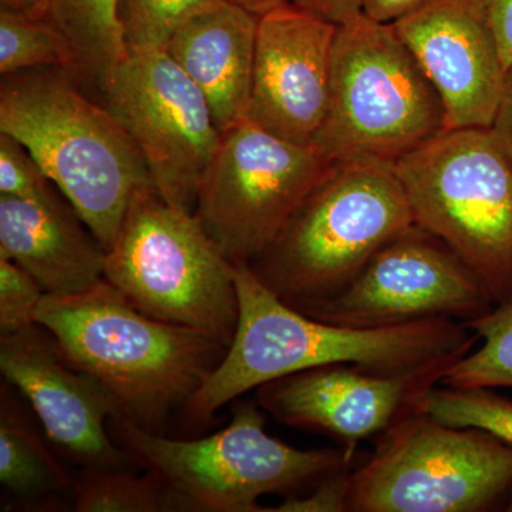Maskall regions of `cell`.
Returning <instances> with one entry per match:
<instances>
[{
    "label": "cell",
    "mask_w": 512,
    "mask_h": 512,
    "mask_svg": "<svg viewBox=\"0 0 512 512\" xmlns=\"http://www.w3.org/2000/svg\"><path fill=\"white\" fill-rule=\"evenodd\" d=\"M235 284L239 316L234 339L181 413L187 423H207L242 394L313 367L356 365L382 373L416 372L451 366L478 342L476 333L453 319L372 329L313 319L266 288L248 264H235Z\"/></svg>",
    "instance_id": "obj_1"
},
{
    "label": "cell",
    "mask_w": 512,
    "mask_h": 512,
    "mask_svg": "<svg viewBox=\"0 0 512 512\" xmlns=\"http://www.w3.org/2000/svg\"><path fill=\"white\" fill-rule=\"evenodd\" d=\"M36 322L111 394L120 416L154 433L183 413L228 349L141 312L106 279L77 295L43 296Z\"/></svg>",
    "instance_id": "obj_2"
},
{
    "label": "cell",
    "mask_w": 512,
    "mask_h": 512,
    "mask_svg": "<svg viewBox=\"0 0 512 512\" xmlns=\"http://www.w3.org/2000/svg\"><path fill=\"white\" fill-rule=\"evenodd\" d=\"M74 79L62 67L5 74L0 133L26 147L109 251L134 194L153 183L119 120Z\"/></svg>",
    "instance_id": "obj_3"
},
{
    "label": "cell",
    "mask_w": 512,
    "mask_h": 512,
    "mask_svg": "<svg viewBox=\"0 0 512 512\" xmlns=\"http://www.w3.org/2000/svg\"><path fill=\"white\" fill-rule=\"evenodd\" d=\"M414 225L394 161L360 157L332 165L249 265L292 308L335 298L379 249Z\"/></svg>",
    "instance_id": "obj_4"
},
{
    "label": "cell",
    "mask_w": 512,
    "mask_h": 512,
    "mask_svg": "<svg viewBox=\"0 0 512 512\" xmlns=\"http://www.w3.org/2000/svg\"><path fill=\"white\" fill-rule=\"evenodd\" d=\"M265 421L258 403L237 402L231 423L205 439H171L123 416L111 417L109 430L134 466L158 477L178 512H262L264 495L350 468L355 451L288 446L266 433Z\"/></svg>",
    "instance_id": "obj_5"
},
{
    "label": "cell",
    "mask_w": 512,
    "mask_h": 512,
    "mask_svg": "<svg viewBox=\"0 0 512 512\" xmlns=\"http://www.w3.org/2000/svg\"><path fill=\"white\" fill-rule=\"evenodd\" d=\"M104 279L141 312L228 346L239 316L235 265L194 211L154 185L134 194L106 256Z\"/></svg>",
    "instance_id": "obj_6"
},
{
    "label": "cell",
    "mask_w": 512,
    "mask_h": 512,
    "mask_svg": "<svg viewBox=\"0 0 512 512\" xmlns=\"http://www.w3.org/2000/svg\"><path fill=\"white\" fill-rule=\"evenodd\" d=\"M446 130V109L393 23L365 13L338 26L328 113L313 140L329 161L396 163Z\"/></svg>",
    "instance_id": "obj_7"
},
{
    "label": "cell",
    "mask_w": 512,
    "mask_h": 512,
    "mask_svg": "<svg viewBox=\"0 0 512 512\" xmlns=\"http://www.w3.org/2000/svg\"><path fill=\"white\" fill-rule=\"evenodd\" d=\"M414 224L512 301V163L490 127L447 128L396 161Z\"/></svg>",
    "instance_id": "obj_8"
},
{
    "label": "cell",
    "mask_w": 512,
    "mask_h": 512,
    "mask_svg": "<svg viewBox=\"0 0 512 512\" xmlns=\"http://www.w3.org/2000/svg\"><path fill=\"white\" fill-rule=\"evenodd\" d=\"M350 512H512V446L407 414L350 476Z\"/></svg>",
    "instance_id": "obj_9"
},
{
    "label": "cell",
    "mask_w": 512,
    "mask_h": 512,
    "mask_svg": "<svg viewBox=\"0 0 512 512\" xmlns=\"http://www.w3.org/2000/svg\"><path fill=\"white\" fill-rule=\"evenodd\" d=\"M330 165L315 146L291 143L245 119L222 134L194 212L232 264H251Z\"/></svg>",
    "instance_id": "obj_10"
},
{
    "label": "cell",
    "mask_w": 512,
    "mask_h": 512,
    "mask_svg": "<svg viewBox=\"0 0 512 512\" xmlns=\"http://www.w3.org/2000/svg\"><path fill=\"white\" fill-rule=\"evenodd\" d=\"M104 106L136 144L164 200L195 211L220 148L208 101L165 50L127 55L101 87Z\"/></svg>",
    "instance_id": "obj_11"
},
{
    "label": "cell",
    "mask_w": 512,
    "mask_h": 512,
    "mask_svg": "<svg viewBox=\"0 0 512 512\" xmlns=\"http://www.w3.org/2000/svg\"><path fill=\"white\" fill-rule=\"evenodd\" d=\"M494 306L466 262L414 224L379 249L345 291L295 309L333 325L372 329L426 319L467 323Z\"/></svg>",
    "instance_id": "obj_12"
},
{
    "label": "cell",
    "mask_w": 512,
    "mask_h": 512,
    "mask_svg": "<svg viewBox=\"0 0 512 512\" xmlns=\"http://www.w3.org/2000/svg\"><path fill=\"white\" fill-rule=\"evenodd\" d=\"M0 372L28 403L43 434L82 467H130L111 437L120 416L111 394L70 362L55 336L39 323L0 333Z\"/></svg>",
    "instance_id": "obj_13"
},
{
    "label": "cell",
    "mask_w": 512,
    "mask_h": 512,
    "mask_svg": "<svg viewBox=\"0 0 512 512\" xmlns=\"http://www.w3.org/2000/svg\"><path fill=\"white\" fill-rule=\"evenodd\" d=\"M450 366L382 373L356 365L313 367L256 389L255 402L286 426L320 431L355 451L414 410V399L440 384Z\"/></svg>",
    "instance_id": "obj_14"
},
{
    "label": "cell",
    "mask_w": 512,
    "mask_h": 512,
    "mask_svg": "<svg viewBox=\"0 0 512 512\" xmlns=\"http://www.w3.org/2000/svg\"><path fill=\"white\" fill-rule=\"evenodd\" d=\"M338 25L295 3L265 13L256 30L249 121L313 146L328 113Z\"/></svg>",
    "instance_id": "obj_15"
},
{
    "label": "cell",
    "mask_w": 512,
    "mask_h": 512,
    "mask_svg": "<svg viewBox=\"0 0 512 512\" xmlns=\"http://www.w3.org/2000/svg\"><path fill=\"white\" fill-rule=\"evenodd\" d=\"M393 26L439 93L446 130L491 127L507 69L483 2L426 0Z\"/></svg>",
    "instance_id": "obj_16"
},
{
    "label": "cell",
    "mask_w": 512,
    "mask_h": 512,
    "mask_svg": "<svg viewBox=\"0 0 512 512\" xmlns=\"http://www.w3.org/2000/svg\"><path fill=\"white\" fill-rule=\"evenodd\" d=\"M0 256L15 262L46 295H77L104 279L106 248L55 188L33 200L0 195Z\"/></svg>",
    "instance_id": "obj_17"
},
{
    "label": "cell",
    "mask_w": 512,
    "mask_h": 512,
    "mask_svg": "<svg viewBox=\"0 0 512 512\" xmlns=\"http://www.w3.org/2000/svg\"><path fill=\"white\" fill-rule=\"evenodd\" d=\"M258 20L227 0L188 20L165 47L204 94L221 134L248 117Z\"/></svg>",
    "instance_id": "obj_18"
},
{
    "label": "cell",
    "mask_w": 512,
    "mask_h": 512,
    "mask_svg": "<svg viewBox=\"0 0 512 512\" xmlns=\"http://www.w3.org/2000/svg\"><path fill=\"white\" fill-rule=\"evenodd\" d=\"M74 480L42 439L29 409L8 382L0 386V485L6 510L72 507Z\"/></svg>",
    "instance_id": "obj_19"
},
{
    "label": "cell",
    "mask_w": 512,
    "mask_h": 512,
    "mask_svg": "<svg viewBox=\"0 0 512 512\" xmlns=\"http://www.w3.org/2000/svg\"><path fill=\"white\" fill-rule=\"evenodd\" d=\"M50 20L69 40L73 76L101 90L127 57L117 0H50Z\"/></svg>",
    "instance_id": "obj_20"
},
{
    "label": "cell",
    "mask_w": 512,
    "mask_h": 512,
    "mask_svg": "<svg viewBox=\"0 0 512 512\" xmlns=\"http://www.w3.org/2000/svg\"><path fill=\"white\" fill-rule=\"evenodd\" d=\"M72 510L76 512H170V497L150 471L128 467H83L74 478Z\"/></svg>",
    "instance_id": "obj_21"
},
{
    "label": "cell",
    "mask_w": 512,
    "mask_h": 512,
    "mask_svg": "<svg viewBox=\"0 0 512 512\" xmlns=\"http://www.w3.org/2000/svg\"><path fill=\"white\" fill-rule=\"evenodd\" d=\"M484 343L450 366L441 384L448 387H512V301L495 305L464 323Z\"/></svg>",
    "instance_id": "obj_22"
},
{
    "label": "cell",
    "mask_w": 512,
    "mask_h": 512,
    "mask_svg": "<svg viewBox=\"0 0 512 512\" xmlns=\"http://www.w3.org/2000/svg\"><path fill=\"white\" fill-rule=\"evenodd\" d=\"M414 410L451 427L480 429L512 446V402L488 387H440L424 390Z\"/></svg>",
    "instance_id": "obj_23"
},
{
    "label": "cell",
    "mask_w": 512,
    "mask_h": 512,
    "mask_svg": "<svg viewBox=\"0 0 512 512\" xmlns=\"http://www.w3.org/2000/svg\"><path fill=\"white\" fill-rule=\"evenodd\" d=\"M39 67L73 70L69 40L50 19H32L0 9V73Z\"/></svg>",
    "instance_id": "obj_24"
},
{
    "label": "cell",
    "mask_w": 512,
    "mask_h": 512,
    "mask_svg": "<svg viewBox=\"0 0 512 512\" xmlns=\"http://www.w3.org/2000/svg\"><path fill=\"white\" fill-rule=\"evenodd\" d=\"M227 0H117L127 55L165 50L188 20Z\"/></svg>",
    "instance_id": "obj_25"
},
{
    "label": "cell",
    "mask_w": 512,
    "mask_h": 512,
    "mask_svg": "<svg viewBox=\"0 0 512 512\" xmlns=\"http://www.w3.org/2000/svg\"><path fill=\"white\" fill-rule=\"evenodd\" d=\"M42 286L15 262L0 256V333L15 332L36 322Z\"/></svg>",
    "instance_id": "obj_26"
},
{
    "label": "cell",
    "mask_w": 512,
    "mask_h": 512,
    "mask_svg": "<svg viewBox=\"0 0 512 512\" xmlns=\"http://www.w3.org/2000/svg\"><path fill=\"white\" fill-rule=\"evenodd\" d=\"M55 188L26 147L9 134L0 133V195L33 200Z\"/></svg>",
    "instance_id": "obj_27"
},
{
    "label": "cell",
    "mask_w": 512,
    "mask_h": 512,
    "mask_svg": "<svg viewBox=\"0 0 512 512\" xmlns=\"http://www.w3.org/2000/svg\"><path fill=\"white\" fill-rule=\"evenodd\" d=\"M350 476V468L336 471L320 480L312 494L285 498L276 507L266 508L265 512H348Z\"/></svg>",
    "instance_id": "obj_28"
},
{
    "label": "cell",
    "mask_w": 512,
    "mask_h": 512,
    "mask_svg": "<svg viewBox=\"0 0 512 512\" xmlns=\"http://www.w3.org/2000/svg\"><path fill=\"white\" fill-rule=\"evenodd\" d=\"M500 47L505 69L512 64V0H481Z\"/></svg>",
    "instance_id": "obj_29"
},
{
    "label": "cell",
    "mask_w": 512,
    "mask_h": 512,
    "mask_svg": "<svg viewBox=\"0 0 512 512\" xmlns=\"http://www.w3.org/2000/svg\"><path fill=\"white\" fill-rule=\"evenodd\" d=\"M490 128L512 163V64L505 72L503 90Z\"/></svg>",
    "instance_id": "obj_30"
},
{
    "label": "cell",
    "mask_w": 512,
    "mask_h": 512,
    "mask_svg": "<svg viewBox=\"0 0 512 512\" xmlns=\"http://www.w3.org/2000/svg\"><path fill=\"white\" fill-rule=\"evenodd\" d=\"M299 8L311 10L336 25H343L362 15V0H293Z\"/></svg>",
    "instance_id": "obj_31"
},
{
    "label": "cell",
    "mask_w": 512,
    "mask_h": 512,
    "mask_svg": "<svg viewBox=\"0 0 512 512\" xmlns=\"http://www.w3.org/2000/svg\"><path fill=\"white\" fill-rule=\"evenodd\" d=\"M426 0H362L363 13L376 22L393 23Z\"/></svg>",
    "instance_id": "obj_32"
},
{
    "label": "cell",
    "mask_w": 512,
    "mask_h": 512,
    "mask_svg": "<svg viewBox=\"0 0 512 512\" xmlns=\"http://www.w3.org/2000/svg\"><path fill=\"white\" fill-rule=\"evenodd\" d=\"M2 9L32 19H50V0H0Z\"/></svg>",
    "instance_id": "obj_33"
},
{
    "label": "cell",
    "mask_w": 512,
    "mask_h": 512,
    "mask_svg": "<svg viewBox=\"0 0 512 512\" xmlns=\"http://www.w3.org/2000/svg\"><path fill=\"white\" fill-rule=\"evenodd\" d=\"M229 2L235 3V5L241 6V8L251 12L252 15L261 18V16L271 12V10L289 5L293 0H229Z\"/></svg>",
    "instance_id": "obj_34"
}]
</instances>
